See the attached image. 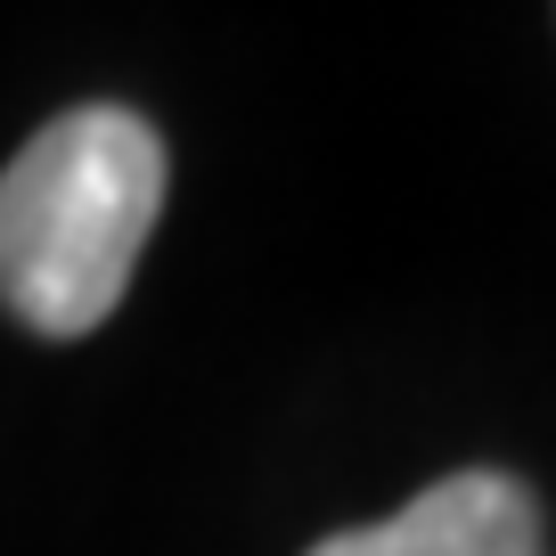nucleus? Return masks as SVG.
<instances>
[{
  "mask_svg": "<svg viewBox=\"0 0 556 556\" xmlns=\"http://www.w3.org/2000/svg\"><path fill=\"white\" fill-rule=\"evenodd\" d=\"M164 139L115 99L66 106L0 173V303L34 336H90L131 295L164 213Z\"/></svg>",
  "mask_w": 556,
  "mask_h": 556,
  "instance_id": "f257e3e1",
  "label": "nucleus"
},
{
  "mask_svg": "<svg viewBox=\"0 0 556 556\" xmlns=\"http://www.w3.org/2000/svg\"><path fill=\"white\" fill-rule=\"evenodd\" d=\"M303 556H548V523L540 500L500 467H467L426 483L401 516L361 523V532H328Z\"/></svg>",
  "mask_w": 556,
  "mask_h": 556,
  "instance_id": "f03ea898",
  "label": "nucleus"
}]
</instances>
